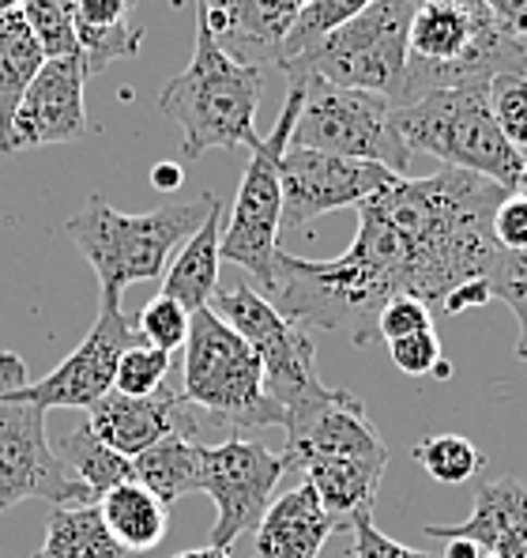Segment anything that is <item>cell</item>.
I'll use <instances>...</instances> for the list:
<instances>
[{
    "instance_id": "cell-1",
    "label": "cell",
    "mask_w": 527,
    "mask_h": 558,
    "mask_svg": "<svg viewBox=\"0 0 527 558\" xmlns=\"http://www.w3.org/2000/svg\"><path fill=\"white\" fill-rule=\"evenodd\" d=\"M505 189L464 170L392 178L358 204V234L340 257L306 260L279 250L271 302L302 328L347 332L366 348L377 314L400 294L441 314L452 287L482 279L498 253L490 219Z\"/></svg>"
},
{
    "instance_id": "cell-2",
    "label": "cell",
    "mask_w": 527,
    "mask_h": 558,
    "mask_svg": "<svg viewBox=\"0 0 527 558\" xmlns=\"http://www.w3.org/2000/svg\"><path fill=\"white\" fill-rule=\"evenodd\" d=\"M286 430L283 464L317 490L335 529H351L358 510H373L389 446L354 392L332 389L320 404L294 415Z\"/></svg>"
},
{
    "instance_id": "cell-3",
    "label": "cell",
    "mask_w": 527,
    "mask_h": 558,
    "mask_svg": "<svg viewBox=\"0 0 527 558\" xmlns=\"http://www.w3.org/2000/svg\"><path fill=\"white\" fill-rule=\"evenodd\" d=\"M501 72L527 76V38L501 27L482 0H418L392 106L452 87H482Z\"/></svg>"
},
{
    "instance_id": "cell-4",
    "label": "cell",
    "mask_w": 527,
    "mask_h": 558,
    "mask_svg": "<svg viewBox=\"0 0 527 558\" xmlns=\"http://www.w3.org/2000/svg\"><path fill=\"white\" fill-rule=\"evenodd\" d=\"M211 196L216 193H200L196 201H170L139 216H125L90 193L84 208L64 223V234L95 268L98 302H121L132 283L162 279L170 253L185 245L208 219Z\"/></svg>"
},
{
    "instance_id": "cell-5",
    "label": "cell",
    "mask_w": 527,
    "mask_h": 558,
    "mask_svg": "<svg viewBox=\"0 0 527 558\" xmlns=\"http://www.w3.org/2000/svg\"><path fill=\"white\" fill-rule=\"evenodd\" d=\"M260 69L237 64L211 38L204 15L196 12L193 61L159 95V110L181 125V159H200L211 147H257Z\"/></svg>"
},
{
    "instance_id": "cell-6",
    "label": "cell",
    "mask_w": 527,
    "mask_h": 558,
    "mask_svg": "<svg viewBox=\"0 0 527 558\" xmlns=\"http://www.w3.org/2000/svg\"><path fill=\"white\" fill-rule=\"evenodd\" d=\"M490 84L433 92L410 106H395V129L410 155H433L444 170L479 174L513 193L524 155L513 151L490 113Z\"/></svg>"
},
{
    "instance_id": "cell-7",
    "label": "cell",
    "mask_w": 527,
    "mask_h": 558,
    "mask_svg": "<svg viewBox=\"0 0 527 558\" xmlns=\"http://www.w3.org/2000/svg\"><path fill=\"white\" fill-rule=\"evenodd\" d=\"M181 397L216 423L234 430L286 426V415L271 404L257 351L234 332L216 310H196L185 340V385Z\"/></svg>"
},
{
    "instance_id": "cell-8",
    "label": "cell",
    "mask_w": 527,
    "mask_h": 558,
    "mask_svg": "<svg viewBox=\"0 0 527 558\" xmlns=\"http://www.w3.org/2000/svg\"><path fill=\"white\" fill-rule=\"evenodd\" d=\"M286 84L302 92L291 147H309V151L340 155L354 162H377L395 178H407L410 151L395 129L392 98L332 87L317 76H286Z\"/></svg>"
},
{
    "instance_id": "cell-9",
    "label": "cell",
    "mask_w": 527,
    "mask_h": 558,
    "mask_svg": "<svg viewBox=\"0 0 527 558\" xmlns=\"http://www.w3.org/2000/svg\"><path fill=\"white\" fill-rule=\"evenodd\" d=\"M418 0H373L351 23L283 64V76H317L332 87L395 98L407 61V35Z\"/></svg>"
},
{
    "instance_id": "cell-10",
    "label": "cell",
    "mask_w": 527,
    "mask_h": 558,
    "mask_svg": "<svg viewBox=\"0 0 527 558\" xmlns=\"http://www.w3.org/2000/svg\"><path fill=\"white\" fill-rule=\"evenodd\" d=\"M211 310L257 351L268 397L286 415V423L332 392L317 374V348H312L309 332L279 314L275 302L260 294L249 279L226 287V291H216Z\"/></svg>"
},
{
    "instance_id": "cell-11",
    "label": "cell",
    "mask_w": 527,
    "mask_h": 558,
    "mask_svg": "<svg viewBox=\"0 0 527 558\" xmlns=\"http://www.w3.org/2000/svg\"><path fill=\"white\" fill-rule=\"evenodd\" d=\"M302 110V92L286 87V102L279 110V121L268 136L253 147L245 162L242 185H237L234 208H230L226 234L219 242V260L242 265L249 272V283L260 287V294L275 287V257H279V219H283V185H279V162L291 147L294 121Z\"/></svg>"
},
{
    "instance_id": "cell-12",
    "label": "cell",
    "mask_w": 527,
    "mask_h": 558,
    "mask_svg": "<svg viewBox=\"0 0 527 558\" xmlns=\"http://www.w3.org/2000/svg\"><path fill=\"white\" fill-rule=\"evenodd\" d=\"M27 385V366L12 351H0V513L27 498H46L53 506H95L87 487H79L57 461L46 434V412L8 389Z\"/></svg>"
},
{
    "instance_id": "cell-13",
    "label": "cell",
    "mask_w": 527,
    "mask_h": 558,
    "mask_svg": "<svg viewBox=\"0 0 527 558\" xmlns=\"http://www.w3.org/2000/svg\"><path fill=\"white\" fill-rule=\"evenodd\" d=\"M283 472V453H271L260 441L226 438L219 446H204L200 490L216 502V529H211L208 544L230 551L234 539L257 529L264 510L275 498Z\"/></svg>"
},
{
    "instance_id": "cell-14",
    "label": "cell",
    "mask_w": 527,
    "mask_h": 558,
    "mask_svg": "<svg viewBox=\"0 0 527 558\" xmlns=\"http://www.w3.org/2000/svg\"><path fill=\"white\" fill-rule=\"evenodd\" d=\"M132 343H139V336L136 325L121 310V302H98V317L84 336V343L46 377L8 392L15 400L42 408V412H49V408H90L113 389L118 359L125 355Z\"/></svg>"
},
{
    "instance_id": "cell-15",
    "label": "cell",
    "mask_w": 527,
    "mask_h": 558,
    "mask_svg": "<svg viewBox=\"0 0 527 558\" xmlns=\"http://www.w3.org/2000/svg\"><path fill=\"white\" fill-rule=\"evenodd\" d=\"M392 178V170L377 167V162H354L340 159V155L309 151V147H286L283 162H279V185H283L279 231H302L335 208H358Z\"/></svg>"
},
{
    "instance_id": "cell-16",
    "label": "cell",
    "mask_w": 527,
    "mask_h": 558,
    "mask_svg": "<svg viewBox=\"0 0 527 558\" xmlns=\"http://www.w3.org/2000/svg\"><path fill=\"white\" fill-rule=\"evenodd\" d=\"M87 69L79 57H53L35 72L20 106H15L8 144L0 155L23 151V147L72 144L90 133L87 106H84Z\"/></svg>"
},
{
    "instance_id": "cell-17",
    "label": "cell",
    "mask_w": 527,
    "mask_h": 558,
    "mask_svg": "<svg viewBox=\"0 0 527 558\" xmlns=\"http://www.w3.org/2000/svg\"><path fill=\"white\" fill-rule=\"evenodd\" d=\"M87 426L128 461L151 449L155 441L170 438V434H181V438L200 434L188 400L181 397V389H170V385H162L151 397H121V392L110 389L98 404L87 408Z\"/></svg>"
},
{
    "instance_id": "cell-18",
    "label": "cell",
    "mask_w": 527,
    "mask_h": 558,
    "mask_svg": "<svg viewBox=\"0 0 527 558\" xmlns=\"http://www.w3.org/2000/svg\"><path fill=\"white\" fill-rule=\"evenodd\" d=\"M335 529L309 483L271 498L257 524V558H320Z\"/></svg>"
},
{
    "instance_id": "cell-19",
    "label": "cell",
    "mask_w": 527,
    "mask_h": 558,
    "mask_svg": "<svg viewBox=\"0 0 527 558\" xmlns=\"http://www.w3.org/2000/svg\"><path fill=\"white\" fill-rule=\"evenodd\" d=\"M132 12H136V0H72L76 46L87 76L139 53L144 27H132Z\"/></svg>"
},
{
    "instance_id": "cell-20",
    "label": "cell",
    "mask_w": 527,
    "mask_h": 558,
    "mask_svg": "<svg viewBox=\"0 0 527 558\" xmlns=\"http://www.w3.org/2000/svg\"><path fill=\"white\" fill-rule=\"evenodd\" d=\"M527 529V483L516 480V475H505V480H482L479 490H475V510L464 524H426V536L433 539H464V544H475L479 551L490 558L493 544L505 539L508 532Z\"/></svg>"
},
{
    "instance_id": "cell-21",
    "label": "cell",
    "mask_w": 527,
    "mask_h": 558,
    "mask_svg": "<svg viewBox=\"0 0 527 558\" xmlns=\"http://www.w3.org/2000/svg\"><path fill=\"white\" fill-rule=\"evenodd\" d=\"M219 242H222V201L211 196L208 219L200 223V231L181 245L174 265H167L159 294L174 299L188 314L208 310L219 291Z\"/></svg>"
},
{
    "instance_id": "cell-22",
    "label": "cell",
    "mask_w": 527,
    "mask_h": 558,
    "mask_svg": "<svg viewBox=\"0 0 527 558\" xmlns=\"http://www.w3.org/2000/svg\"><path fill=\"white\" fill-rule=\"evenodd\" d=\"M98 513L125 555H147L167 539L170 510L139 483H121L98 498Z\"/></svg>"
},
{
    "instance_id": "cell-23",
    "label": "cell",
    "mask_w": 527,
    "mask_h": 558,
    "mask_svg": "<svg viewBox=\"0 0 527 558\" xmlns=\"http://www.w3.org/2000/svg\"><path fill=\"white\" fill-rule=\"evenodd\" d=\"M132 468H136L139 487L151 490V495L170 510L177 498L200 490V483H204V441L170 434V438L155 441V446L144 449L139 457H132Z\"/></svg>"
},
{
    "instance_id": "cell-24",
    "label": "cell",
    "mask_w": 527,
    "mask_h": 558,
    "mask_svg": "<svg viewBox=\"0 0 527 558\" xmlns=\"http://www.w3.org/2000/svg\"><path fill=\"white\" fill-rule=\"evenodd\" d=\"M57 461L64 464V472L79 483V487L90 490V498L110 495L121 483H136V468H132L128 457H121L118 449H110L95 430L87 426V418L79 426L61 434V441L53 446Z\"/></svg>"
},
{
    "instance_id": "cell-25",
    "label": "cell",
    "mask_w": 527,
    "mask_h": 558,
    "mask_svg": "<svg viewBox=\"0 0 527 558\" xmlns=\"http://www.w3.org/2000/svg\"><path fill=\"white\" fill-rule=\"evenodd\" d=\"M46 64L42 46L35 43L23 12H0V151L8 144V129H12L15 106H20L27 84L35 72Z\"/></svg>"
},
{
    "instance_id": "cell-26",
    "label": "cell",
    "mask_w": 527,
    "mask_h": 558,
    "mask_svg": "<svg viewBox=\"0 0 527 558\" xmlns=\"http://www.w3.org/2000/svg\"><path fill=\"white\" fill-rule=\"evenodd\" d=\"M30 558H125L95 506H53L46 539Z\"/></svg>"
},
{
    "instance_id": "cell-27",
    "label": "cell",
    "mask_w": 527,
    "mask_h": 558,
    "mask_svg": "<svg viewBox=\"0 0 527 558\" xmlns=\"http://www.w3.org/2000/svg\"><path fill=\"white\" fill-rule=\"evenodd\" d=\"M415 461L438 483H444V487H456V483L482 472L486 457L471 438H464V434H430V438H422L415 446Z\"/></svg>"
},
{
    "instance_id": "cell-28",
    "label": "cell",
    "mask_w": 527,
    "mask_h": 558,
    "mask_svg": "<svg viewBox=\"0 0 527 558\" xmlns=\"http://www.w3.org/2000/svg\"><path fill=\"white\" fill-rule=\"evenodd\" d=\"M369 4H373V0H309V4L302 8L298 20H294L291 35H286L275 69H283L286 61H294L298 53H306V49L317 46L324 35H332L335 27L351 23L354 15H358L361 8H369Z\"/></svg>"
},
{
    "instance_id": "cell-29",
    "label": "cell",
    "mask_w": 527,
    "mask_h": 558,
    "mask_svg": "<svg viewBox=\"0 0 527 558\" xmlns=\"http://www.w3.org/2000/svg\"><path fill=\"white\" fill-rule=\"evenodd\" d=\"M486 287L498 302L513 310L516 325H520V340H516V355L527 359V250L508 253L498 245V253L486 265Z\"/></svg>"
},
{
    "instance_id": "cell-30",
    "label": "cell",
    "mask_w": 527,
    "mask_h": 558,
    "mask_svg": "<svg viewBox=\"0 0 527 558\" xmlns=\"http://www.w3.org/2000/svg\"><path fill=\"white\" fill-rule=\"evenodd\" d=\"M20 12L27 20L35 43L42 46L46 61H53V57H79L72 0H23Z\"/></svg>"
},
{
    "instance_id": "cell-31",
    "label": "cell",
    "mask_w": 527,
    "mask_h": 558,
    "mask_svg": "<svg viewBox=\"0 0 527 558\" xmlns=\"http://www.w3.org/2000/svg\"><path fill=\"white\" fill-rule=\"evenodd\" d=\"M490 113L498 121L501 136L513 144V151H520L527 159V76L520 72H501L490 80Z\"/></svg>"
},
{
    "instance_id": "cell-32",
    "label": "cell",
    "mask_w": 527,
    "mask_h": 558,
    "mask_svg": "<svg viewBox=\"0 0 527 558\" xmlns=\"http://www.w3.org/2000/svg\"><path fill=\"white\" fill-rule=\"evenodd\" d=\"M188 325H193V314H188L185 306H177V302L167 299V294H155V299L139 310L136 336H139V343H147V348L174 355V351L185 348Z\"/></svg>"
},
{
    "instance_id": "cell-33",
    "label": "cell",
    "mask_w": 527,
    "mask_h": 558,
    "mask_svg": "<svg viewBox=\"0 0 527 558\" xmlns=\"http://www.w3.org/2000/svg\"><path fill=\"white\" fill-rule=\"evenodd\" d=\"M170 355L155 351L147 343H132L125 355L118 359V374H113V392L121 397H151L167 385Z\"/></svg>"
},
{
    "instance_id": "cell-34",
    "label": "cell",
    "mask_w": 527,
    "mask_h": 558,
    "mask_svg": "<svg viewBox=\"0 0 527 558\" xmlns=\"http://www.w3.org/2000/svg\"><path fill=\"white\" fill-rule=\"evenodd\" d=\"M430 328H433V310L426 306V302L410 299V294L392 299L389 306L377 314V336H381L384 343L407 340V336L430 332Z\"/></svg>"
},
{
    "instance_id": "cell-35",
    "label": "cell",
    "mask_w": 527,
    "mask_h": 558,
    "mask_svg": "<svg viewBox=\"0 0 527 558\" xmlns=\"http://www.w3.org/2000/svg\"><path fill=\"white\" fill-rule=\"evenodd\" d=\"M351 532H354V558H441V555H426L415 551V547H403L395 544L392 536H384L373 521V510H358L351 517Z\"/></svg>"
},
{
    "instance_id": "cell-36",
    "label": "cell",
    "mask_w": 527,
    "mask_h": 558,
    "mask_svg": "<svg viewBox=\"0 0 527 558\" xmlns=\"http://www.w3.org/2000/svg\"><path fill=\"white\" fill-rule=\"evenodd\" d=\"M389 351H392V363H395V371H400V374L426 377L441 359V340H438V332L430 328V332H418V336H407V340L389 343Z\"/></svg>"
},
{
    "instance_id": "cell-37",
    "label": "cell",
    "mask_w": 527,
    "mask_h": 558,
    "mask_svg": "<svg viewBox=\"0 0 527 558\" xmlns=\"http://www.w3.org/2000/svg\"><path fill=\"white\" fill-rule=\"evenodd\" d=\"M493 242L508 253H524L527 250V201H520L516 193H508L505 201L498 204L490 219Z\"/></svg>"
},
{
    "instance_id": "cell-38",
    "label": "cell",
    "mask_w": 527,
    "mask_h": 558,
    "mask_svg": "<svg viewBox=\"0 0 527 558\" xmlns=\"http://www.w3.org/2000/svg\"><path fill=\"white\" fill-rule=\"evenodd\" d=\"M253 8L264 15V23H268L271 31H275L279 38L286 43V35H291L294 20L302 15V8L309 4V0H249Z\"/></svg>"
},
{
    "instance_id": "cell-39",
    "label": "cell",
    "mask_w": 527,
    "mask_h": 558,
    "mask_svg": "<svg viewBox=\"0 0 527 558\" xmlns=\"http://www.w3.org/2000/svg\"><path fill=\"white\" fill-rule=\"evenodd\" d=\"M490 299H493V294H490V287H486V279H467V283L452 287V291L444 294L441 314L456 317V314H464V310H479V306H486Z\"/></svg>"
},
{
    "instance_id": "cell-40",
    "label": "cell",
    "mask_w": 527,
    "mask_h": 558,
    "mask_svg": "<svg viewBox=\"0 0 527 558\" xmlns=\"http://www.w3.org/2000/svg\"><path fill=\"white\" fill-rule=\"evenodd\" d=\"M501 27H508L516 38H527V0H482Z\"/></svg>"
},
{
    "instance_id": "cell-41",
    "label": "cell",
    "mask_w": 527,
    "mask_h": 558,
    "mask_svg": "<svg viewBox=\"0 0 527 558\" xmlns=\"http://www.w3.org/2000/svg\"><path fill=\"white\" fill-rule=\"evenodd\" d=\"M151 185L162 189V193H174V189L185 185V167H181V162H155Z\"/></svg>"
},
{
    "instance_id": "cell-42",
    "label": "cell",
    "mask_w": 527,
    "mask_h": 558,
    "mask_svg": "<svg viewBox=\"0 0 527 558\" xmlns=\"http://www.w3.org/2000/svg\"><path fill=\"white\" fill-rule=\"evenodd\" d=\"M490 558H527V529H516L505 539H498Z\"/></svg>"
},
{
    "instance_id": "cell-43",
    "label": "cell",
    "mask_w": 527,
    "mask_h": 558,
    "mask_svg": "<svg viewBox=\"0 0 527 558\" xmlns=\"http://www.w3.org/2000/svg\"><path fill=\"white\" fill-rule=\"evenodd\" d=\"M174 558H230V551H219V547H193V551H181Z\"/></svg>"
},
{
    "instance_id": "cell-44",
    "label": "cell",
    "mask_w": 527,
    "mask_h": 558,
    "mask_svg": "<svg viewBox=\"0 0 527 558\" xmlns=\"http://www.w3.org/2000/svg\"><path fill=\"white\" fill-rule=\"evenodd\" d=\"M433 377H438V381H449V377H452V363H449V359H438V366H433V371H430Z\"/></svg>"
},
{
    "instance_id": "cell-45",
    "label": "cell",
    "mask_w": 527,
    "mask_h": 558,
    "mask_svg": "<svg viewBox=\"0 0 527 558\" xmlns=\"http://www.w3.org/2000/svg\"><path fill=\"white\" fill-rule=\"evenodd\" d=\"M513 193L520 196V201H527V159H524V167H520V178H516Z\"/></svg>"
},
{
    "instance_id": "cell-46",
    "label": "cell",
    "mask_w": 527,
    "mask_h": 558,
    "mask_svg": "<svg viewBox=\"0 0 527 558\" xmlns=\"http://www.w3.org/2000/svg\"><path fill=\"white\" fill-rule=\"evenodd\" d=\"M20 4H23V0H0V12H15Z\"/></svg>"
}]
</instances>
